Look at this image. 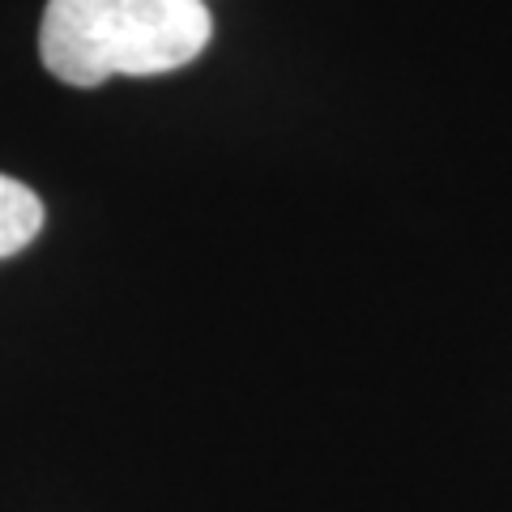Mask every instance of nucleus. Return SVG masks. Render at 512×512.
I'll return each mask as SVG.
<instances>
[{
  "instance_id": "obj_2",
  "label": "nucleus",
  "mask_w": 512,
  "mask_h": 512,
  "mask_svg": "<svg viewBox=\"0 0 512 512\" xmlns=\"http://www.w3.org/2000/svg\"><path fill=\"white\" fill-rule=\"evenodd\" d=\"M43 231V201L13 175H0V261L26 252Z\"/></svg>"
},
{
  "instance_id": "obj_1",
  "label": "nucleus",
  "mask_w": 512,
  "mask_h": 512,
  "mask_svg": "<svg viewBox=\"0 0 512 512\" xmlns=\"http://www.w3.org/2000/svg\"><path fill=\"white\" fill-rule=\"evenodd\" d=\"M214 39L205 0H47L39 56L64 86L158 77L197 60Z\"/></svg>"
}]
</instances>
